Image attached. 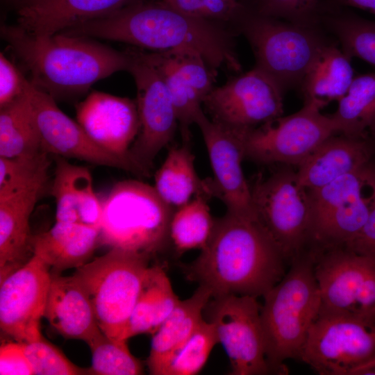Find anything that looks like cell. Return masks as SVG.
<instances>
[{
  "instance_id": "1",
  "label": "cell",
  "mask_w": 375,
  "mask_h": 375,
  "mask_svg": "<svg viewBox=\"0 0 375 375\" xmlns=\"http://www.w3.org/2000/svg\"><path fill=\"white\" fill-rule=\"evenodd\" d=\"M284 254L256 220L228 212L215 219L199 256L185 267L187 278L206 287L212 297H263L284 276Z\"/></svg>"
},
{
  "instance_id": "2",
  "label": "cell",
  "mask_w": 375,
  "mask_h": 375,
  "mask_svg": "<svg viewBox=\"0 0 375 375\" xmlns=\"http://www.w3.org/2000/svg\"><path fill=\"white\" fill-rule=\"evenodd\" d=\"M62 33L123 42L167 51L196 50L213 69L240 71L233 40L219 22L185 15L164 1H142L106 17L90 20Z\"/></svg>"
},
{
  "instance_id": "3",
  "label": "cell",
  "mask_w": 375,
  "mask_h": 375,
  "mask_svg": "<svg viewBox=\"0 0 375 375\" xmlns=\"http://www.w3.org/2000/svg\"><path fill=\"white\" fill-rule=\"evenodd\" d=\"M1 35L30 73L29 81L53 97L82 93L100 79L128 71L130 65L129 51L85 37L38 35L18 25H3Z\"/></svg>"
},
{
  "instance_id": "4",
  "label": "cell",
  "mask_w": 375,
  "mask_h": 375,
  "mask_svg": "<svg viewBox=\"0 0 375 375\" xmlns=\"http://www.w3.org/2000/svg\"><path fill=\"white\" fill-rule=\"evenodd\" d=\"M320 251L295 257L281 280L262 297L260 318L267 361L274 374H286L285 361L300 360L310 327L318 317L321 297L315 267Z\"/></svg>"
},
{
  "instance_id": "5",
  "label": "cell",
  "mask_w": 375,
  "mask_h": 375,
  "mask_svg": "<svg viewBox=\"0 0 375 375\" xmlns=\"http://www.w3.org/2000/svg\"><path fill=\"white\" fill-rule=\"evenodd\" d=\"M101 203L99 244L151 256L169 242L174 210L153 186L137 180L119 181Z\"/></svg>"
},
{
  "instance_id": "6",
  "label": "cell",
  "mask_w": 375,
  "mask_h": 375,
  "mask_svg": "<svg viewBox=\"0 0 375 375\" xmlns=\"http://www.w3.org/2000/svg\"><path fill=\"white\" fill-rule=\"evenodd\" d=\"M151 256L112 247L76 269L73 276L92 305L101 331L120 339L140 294Z\"/></svg>"
},
{
  "instance_id": "7",
  "label": "cell",
  "mask_w": 375,
  "mask_h": 375,
  "mask_svg": "<svg viewBox=\"0 0 375 375\" xmlns=\"http://www.w3.org/2000/svg\"><path fill=\"white\" fill-rule=\"evenodd\" d=\"M233 22L251 46L256 67L274 78L284 91L301 85L318 50L326 42L315 26L282 21L244 6Z\"/></svg>"
},
{
  "instance_id": "8",
  "label": "cell",
  "mask_w": 375,
  "mask_h": 375,
  "mask_svg": "<svg viewBox=\"0 0 375 375\" xmlns=\"http://www.w3.org/2000/svg\"><path fill=\"white\" fill-rule=\"evenodd\" d=\"M250 190L257 221L288 261L312 248L310 193L299 183L292 166L282 165L265 178L257 176Z\"/></svg>"
},
{
  "instance_id": "9",
  "label": "cell",
  "mask_w": 375,
  "mask_h": 375,
  "mask_svg": "<svg viewBox=\"0 0 375 375\" xmlns=\"http://www.w3.org/2000/svg\"><path fill=\"white\" fill-rule=\"evenodd\" d=\"M312 246L320 251L345 247L361 231L375 204V158L315 190Z\"/></svg>"
},
{
  "instance_id": "10",
  "label": "cell",
  "mask_w": 375,
  "mask_h": 375,
  "mask_svg": "<svg viewBox=\"0 0 375 375\" xmlns=\"http://www.w3.org/2000/svg\"><path fill=\"white\" fill-rule=\"evenodd\" d=\"M315 272L321 297L319 315L375 322V258L345 247L321 251Z\"/></svg>"
},
{
  "instance_id": "11",
  "label": "cell",
  "mask_w": 375,
  "mask_h": 375,
  "mask_svg": "<svg viewBox=\"0 0 375 375\" xmlns=\"http://www.w3.org/2000/svg\"><path fill=\"white\" fill-rule=\"evenodd\" d=\"M300 360L320 375H358L375 362V322L319 315Z\"/></svg>"
},
{
  "instance_id": "12",
  "label": "cell",
  "mask_w": 375,
  "mask_h": 375,
  "mask_svg": "<svg viewBox=\"0 0 375 375\" xmlns=\"http://www.w3.org/2000/svg\"><path fill=\"white\" fill-rule=\"evenodd\" d=\"M337 134L329 115L310 103L243 133L245 158L265 165L299 166L325 140Z\"/></svg>"
},
{
  "instance_id": "13",
  "label": "cell",
  "mask_w": 375,
  "mask_h": 375,
  "mask_svg": "<svg viewBox=\"0 0 375 375\" xmlns=\"http://www.w3.org/2000/svg\"><path fill=\"white\" fill-rule=\"evenodd\" d=\"M128 69L137 89L140 130L129 151L144 176H149L158 153L172 140L178 120L163 78L149 53L128 51Z\"/></svg>"
},
{
  "instance_id": "14",
  "label": "cell",
  "mask_w": 375,
  "mask_h": 375,
  "mask_svg": "<svg viewBox=\"0 0 375 375\" xmlns=\"http://www.w3.org/2000/svg\"><path fill=\"white\" fill-rule=\"evenodd\" d=\"M260 308L256 297L237 294L212 297L206 305L233 375L274 374L266 356Z\"/></svg>"
},
{
  "instance_id": "15",
  "label": "cell",
  "mask_w": 375,
  "mask_h": 375,
  "mask_svg": "<svg viewBox=\"0 0 375 375\" xmlns=\"http://www.w3.org/2000/svg\"><path fill=\"white\" fill-rule=\"evenodd\" d=\"M283 92L274 78L255 66L214 88L203 104L212 121L231 128L249 129L282 116Z\"/></svg>"
},
{
  "instance_id": "16",
  "label": "cell",
  "mask_w": 375,
  "mask_h": 375,
  "mask_svg": "<svg viewBox=\"0 0 375 375\" xmlns=\"http://www.w3.org/2000/svg\"><path fill=\"white\" fill-rule=\"evenodd\" d=\"M25 92L32 106L40 134L42 151L63 158H73L98 165L112 167L142 176L129 159L101 147L81 126L56 105L54 98L28 80Z\"/></svg>"
},
{
  "instance_id": "17",
  "label": "cell",
  "mask_w": 375,
  "mask_h": 375,
  "mask_svg": "<svg viewBox=\"0 0 375 375\" xmlns=\"http://www.w3.org/2000/svg\"><path fill=\"white\" fill-rule=\"evenodd\" d=\"M195 124L201 132L213 173V178L208 179L212 196L224 202L226 212L257 221L250 185L242 167L245 129L223 126L209 119L203 110Z\"/></svg>"
},
{
  "instance_id": "18",
  "label": "cell",
  "mask_w": 375,
  "mask_h": 375,
  "mask_svg": "<svg viewBox=\"0 0 375 375\" xmlns=\"http://www.w3.org/2000/svg\"><path fill=\"white\" fill-rule=\"evenodd\" d=\"M50 267L38 256L0 281V328L18 342L40 335L51 284Z\"/></svg>"
},
{
  "instance_id": "19",
  "label": "cell",
  "mask_w": 375,
  "mask_h": 375,
  "mask_svg": "<svg viewBox=\"0 0 375 375\" xmlns=\"http://www.w3.org/2000/svg\"><path fill=\"white\" fill-rule=\"evenodd\" d=\"M76 118L98 145L133 162L129 151L140 126L135 101L95 91L77 105Z\"/></svg>"
},
{
  "instance_id": "20",
  "label": "cell",
  "mask_w": 375,
  "mask_h": 375,
  "mask_svg": "<svg viewBox=\"0 0 375 375\" xmlns=\"http://www.w3.org/2000/svg\"><path fill=\"white\" fill-rule=\"evenodd\" d=\"M144 0H33L17 10V25L38 35L62 33Z\"/></svg>"
},
{
  "instance_id": "21",
  "label": "cell",
  "mask_w": 375,
  "mask_h": 375,
  "mask_svg": "<svg viewBox=\"0 0 375 375\" xmlns=\"http://www.w3.org/2000/svg\"><path fill=\"white\" fill-rule=\"evenodd\" d=\"M375 157V139L334 134L297 166L299 183L319 189L369 162Z\"/></svg>"
},
{
  "instance_id": "22",
  "label": "cell",
  "mask_w": 375,
  "mask_h": 375,
  "mask_svg": "<svg viewBox=\"0 0 375 375\" xmlns=\"http://www.w3.org/2000/svg\"><path fill=\"white\" fill-rule=\"evenodd\" d=\"M47 185L38 184L0 197V281L32 256L29 221Z\"/></svg>"
},
{
  "instance_id": "23",
  "label": "cell",
  "mask_w": 375,
  "mask_h": 375,
  "mask_svg": "<svg viewBox=\"0 0 375 375\" xmlns=\"http://www.w3.org/2000/svg\"><path fill=\"white\" fill-rule=\"evenodd\" d=\"M44 317L66 339L89 344L102 333L88 294L73 275L51 273Z\"/></svg>"
},
{
  "instance_id": "24",
  "label": "cell",
  "mask_w": 375,
  "mask_h": 375,
  "mask_svg": "<svg viewBox=\"0 0 375 375\" xmlns=\"http://www.w3.org/2000/svg\"><path fill=\"white\" fill-rule=\"evenodd\" d=\"M51 193L56 201L57 222H76L99 228L101 201L96 195L89 169L55 156Z\"/></svg>"
},
{
  "instance_id": "25",
  "label": "cell",
  "mask_w": 375,
  "mask_h": 375,
  "mask_svg": "<svg viewBox=\"0 0 375 375\" xmlns=\"http://www.w3.org/2000/svg\"><path fill=\"white\" fill-rule=\"evenodd\" d=\"M211 298V291L199 285L189 298L180 300L153 334L147 360L150 374L163 375L172 358L203 320V310Z\"/></svg>"
},
{
  "instance_id": "26",
  "label": "cell",
  "mask_w": 375,
  "mask_h": 375,
  "mask_svg": "<svg viewBox=\"0 0 375 375\" xmlns=\"http://www.w3.org/2000/svg\"><path fill=\"white\" fill-rule=\"evenodd\" d=\"M99 228L76 222H57L47 231L32 236L33 254L51 273L78 268L91 258L99 244Z\"/></svg>"
},
{
  "instance_id": "27",
  "label": "cell",
  "mask_w": 375,
  "mask_h": 375,
  "mask_svg": "<svg viewBox=\"0 0 375 375\" xmlns=\"http://www.w3.org/2000/svg\"><path fill=\"white\" fill-rule=\"evenodd\" d=\"M353 78L351 58L342 49L326 42L301 83L304 103L313 104L322 110L332 101L338 102L347 92Z\"/></svg>"
},
{
  "instance_id": "28",
  "label": "cell",
  "mask_w": 375,
  "mask_h": 375,
  "mask_svg": "<svg viewBox=\"0 0 375 375\" xmlns=\"http://www.w3.org/2000/svg\"><path fill=\"white\" fill-rule=\"evenodd\" d=\"M179 301L163 268L149 266L121 340L139 334L153 335Z\"/></svg>"
},
{
  "instance_id": "29",
  "label": "cell",
  "mask_w": 375,
  "mask_h": 375,
  "mask_svg": "<svg viewBox=\"0 0 375 375\" xmlns=\"http://www.w3.org/2000/svg\"><path fill=\"white\" fill-rule=\"evenodd\" d=\"M185 142L172 147L155 174L153 188L169 206L177 208L197 195L212 197L208 179L201 180L194 167V156Z\"/></svg>"
},
{
  "instance_id": "30",
  "label": "cell",
  "mask_w": 375,
  "mask_h": 375,
  "mask_svg": "<svg viewBox=\"0 0 375 375\" xmlns=\"http://www.w3.org/2000/svg\"><path fill=\"white\" fill-rule=\"evenodd\" d=\"M329 116L337 134L375 139V73L354 77Z\"/></svg>"
},
{
  "instance_id": "31",
  "label": "cell",
  "mask_w": 375,
  "mask_h": 375,
  "mask_svg": "<svg viewBox=\"0 0 375 375\" xmlns=\"http://www.w3.org/2000/svg\"><path fill=\"white\" fill-rule=\"evenodd\" d=\"M0 108V157H26L43 151L25 88L22 95Z\"/></svg>"
},
{
  "instance_id": "32",
  "label": "cell",
  "mask_w": 375,
  "mask_h": 375,
  "mask_svg": "<svg viewBox=\"0 0 375 375\" xmlns=\"http://www.w3.org/2000/svg\"><path fill=\"white\" fill-rule=\"evenodd\" d=\"M206 199L197 195L174 211L169 224V240L178 253L201 249L208 243L215 219Z\"/></svg>"
},
{
  "instance_id": "33",
  "label": "cell",
  "mask_w": 375,
  "mask_h": 375,
  "mask_svg": "<svg viewBox=\"0 0 375 375\" xmlns=\"http://www.w3.org/2000/svg\"><path fill=\"white\" fill-rule=\"evenodd\" d=\"M322 19L338 38L342 50L351 59H362L375 65V22L352 13L338 12L335 8H323Z\"/></svg>"
},
{
  "instance_id": "34",
  "label": "cell",
  "mask_w": 375,
  "mask_h": 375,
  "mask_svg": "<svg viewBox=\"0 0 375 375\" xmlns=\"http://www.w3.org/2000/svg\"><path fill=\"white\" fill-rule=\"evenodd\" d=\"M170 93L184 141L190 140V126L203 111V102L183 80L163 51L149 53Z\"/></svg>"
},
{
  "instance_id": "35",
  "label": "cell",
  "mask_w": 375,
  "mask_h": 375,
  "mask_svg": "<svg viewBox=\"0 0 375 375\" xmlns=\"http://www.w3.org/2000/svg\"><path fill=\"white\" fill-rule=\"evenodd\" d=\"M127 340L112 339L103 332L88 345L92 359L88 374L138 375L143 374L141 362L129 351Z\"/></svg>"
},
{
  "instance_id": "36",
  "label": "cell",
  "mask_w": 375,
  "mask_h": 375,
  "mask_svg": "<svg viewBox=\"0 0 375 375\" xmlns=\"http://www.w3.org/2000/svg\"><path fill=\"white\" fill-rule=\"evenodd\" d=\"M49 167L48 153L44 151L26 157H0V197L47 183Z\"/></svg>"
},
{
  "instance_id": "37",
  "label": "cell",
  "mask_w": 375,
  "mask_h": 375,
  "mask_svg": "<svg viewBox=\"0 0 375 375\" xmlns=\"http://www.w3.org/2000/svg\"><path fill=\"white\" fill-rule=\"evenodd\" d=\"M219 343L214 324L203 320L178 351L163 375H194L206 363L213 347Z\"/></svg>"
},
{
  "instance_id": "38",
  "label": "cell",
  "mask_w": 375,
  "mask_h": 375,
  "mask_svg": "<svg viewBox=\"0 0 375 375\" xmlns=\"http://www.w3.org/2000/svg\"><path fill=\"white\" fill-rule=\"evenodd\" d=\"M22 344L33 374H88V368H82L73 363L57 347L45 339L42 334Z\"/></svg>"
},
{
  "instance_id": "39",
  "label": "cell",
  "mask_w": 375,
  "mask_h": 375,
  "mask_svg": "<svg viewBox=\"0 0 375 375\" xmlns=\"http://www.w3.org/2000/svg\"><path fill=\"white\" fill-rule=\"evenodd\" d=\"M319 0H258V12L301 25L315 26L319 19Z\"/></svg>"
},
{
  "instance_id": "40",
  "label": "cell",
  "mask_w": 375,
  "mask_h": 375,
  "mask_svg": "<svg viewBox=\"0 0 375 375\" xmlns=\"http://www.w3.org/2000/svg\"><path fill=\"white\" fill-rule=\"evenodd\" d=\"M178 11L198 18L233 22L242 5L238 0H162Z\"/></svg>"
},
{
  "instance_id": "41",
  "label": "cell",
  "mask_w": 375,
  "mask_h": 375,
  "mask_svg": "<svg viewBox=\"0 0 375 375\" xmlns=\"http://www.w3.org/2000/svg\"><path fill=\"white\" fill-rule=\"evenodd\" d=\"M27 79L18 68L3 53H0V107H2L24 92Z\"/></svg>"
},
{
  "instance_id": "42",
  "label": "cell",
  "mask_w": 375,
  "mask_h": 375,
  "mask_svg": "<svg viewBox=\"0 0 375 375\" xmlns=\"http://www.w3.org/2000/svg\"><path fill=\"white\" fill-rule=\"evenodd\" d=\"M1 375L33 374L22 342L3 343L0 348Z\"/></svg>"
},
{
  "instance_id": "43",
  "label": "cell",
  "mask_w": 375,
  "mask_h": 375,
  "mask_svg": "<svg viewBox=\"0 0 375 375\" xmlns=\"http://www.w3.org/2000/svg\"><path fill=\"white\" fill-rule=\"evenodd\" d=\"M345 248L375 258V204L361 231Z\"/></svg>"
},
{
  "instance_id": "44",
  "label": "cell",
  "mask_w": 375,
  "mask_h": 375,
  "mask_svg": "<svg viewBox=\"0 0 375 375\" xmlns=\"http://www.w3.org/2000/svg\"><path fill=\"white\" fill-rule=\"evenodd\" d=\"M350 6L367 10L375 15V0H328L324 8H341Z\"/></svg>"
},
{
  "instance_id": "45",
  "label": "cell",
  "mask_w": 375,
  "mask_h": 375,
  "mask_svg": "<svg viewBox=\"0 0 375 375\" xmlns=\"http://www.w3.org/2000/svg\"><path fill=\"white\" fill-rule=\"evenodd\" d=\"M8 4L12 6L16 10L26 5L33 0H4Z\"/></svg>"
},
{
  "instance_id": "46",
  "label": "cell",
  "mask_w": 375,
  "mask_h": 375,
  "mask_svg": "<svg viewBox=\"0 0 375 375\" xmlns=\"http://www.w3.org/2000/svg\"><path fill=\"white\" fill-rule=\"evenodd\" d=\"M375 374V362L361 370L358 375Z\"/></svg>"
}]
</instances>
